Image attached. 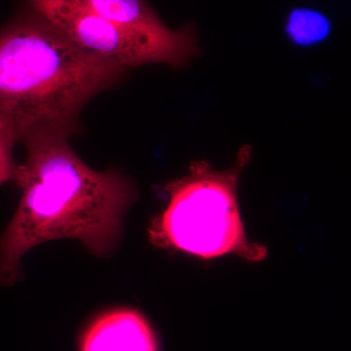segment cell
I'll use <instances>...</instances> for the list:
<instances>
[{
	"instance_id": "6da1fadb",
	"label": "cell",
	"mask_w": 351,
	"mask_h": 351,
	"mask_svg": "<svg viewBox=\"0 0 351 351\" xmlns=\"http://www.w3.org/2000/svg\"><path fill=\"white\" fill-rule=\"evenodd\" d=\"M24 145L27 156L13 179L22 191L20 204L0 239V284L6 286L17 281L23 256L51 240L77 239L94 256H110L137 198L133 182L119 171L88 167L66 136Z\"/></svg>"
},
{
	"instance_id": "7a4b0ae2",
	"label": "cell",
	"mask_w": 351,
	"mask_h": 351,
	"mask_svg": "<svg viewBox=\"0 0 351 351\" xmlns=\"http://www.w3.org/2000/svg\"><path fill=\"white\" fill-rule=\"evenodd\" d=\"M127 69L90 54L27 7L0 29V117L19 142L71 137L83 108Z\"/></svg>"
},
{
	"instance_id": "3957f363",
	"label": "cell",
	"mask_w": 351,
	"mask_h": 351,
	"mask_svg": "<svg viewBox=\"0 0 351 351\" xmlns=\"http://www.w3.org/2000/svg\"><path fill=\"white\" fill-rule=\"evenodd\" d=\"M249 156L244 147L237 165L226 171L193 164L189 176L173 182L168 206L152 226V241L203 258L230 253L262 258V248L245 237L237 200L239 173Z\"/></svg>"
},
{
	"instance_id": "277c9868",
	"label": "cell",
	"mask_w": 351,
	"mask_h": 351,
	"mask_svg": "<svg viewBox=\"0 0 351 351\" xmlns=\"http://www.w3.org/2000/svg\"><path fill=\"white\" fill-rule=\"evenodd\" d=\"M27 7L82 50L126 69L147 64L182 68L199 52L191 24L178 38L161 39L126 31L68 0H27Z\"/></svg>"
},
{
	"instance_id": "5b68a950",
	"label": "cell",
	"mask_w": 351,
	"mask_h": 351,
	"mask_svg": "<svg viewBox=\"0 0 351 351\" xmlns=\"http://www.w3.org/2000/svg\"><path fill=\"white\" fill-rule=\"evenodd\" d=\"M80 351H158L151 325L138 311L117 308L101 314L85 330Z\"/></svg>"
},
{
	"instance_id": "8992f818",
	"label": "cell",
	"mask_w": 351,
	"mask_h": 351,
	"mask_svg": "<svg viewBox=\"0 0 351 351\" xmlns=\"http://www.w3.org/2000/svg\"><path fill=\"white\" fill-rule=\"evenodd\" d=\"M86 8L110 24L152 38L173 39L181 36L184 25L172 29L164 24L145 0H68Z\"/></svg>"
},
{
	"instance_id": "52a82bcc",
	"label": "cell",
	"mask_w": 351,
	"mask_h": 351,
	"mask_svg": "<svg viewBox=\"0 0 351 351\" xmlns=\"http://www.w3.org/2000/svg\"><path fill=\"white\" fill-rule=\"evenodd\" d=\"M331 23L318 11L297 8L289 15L286 34L295 45L302 47L316 45L329 36Z\"/></svg>"
},
{
	"instance_id": "ba28073f",
	"label": "cell",
	"mask_w": 351,
	"mask_h": 351,
	"mask_svg": "<svg viewBox=\"0 0 351 351\" xmlns=\"http://www.w3.org/2000/svg\"><path fill=\"white\" fill-rule=\"evenodd\" d=\"M18 142L12 124L0 117V186L14 179L18 165L14 160L13 152Z\"/></svg>"
}]
</instances>
